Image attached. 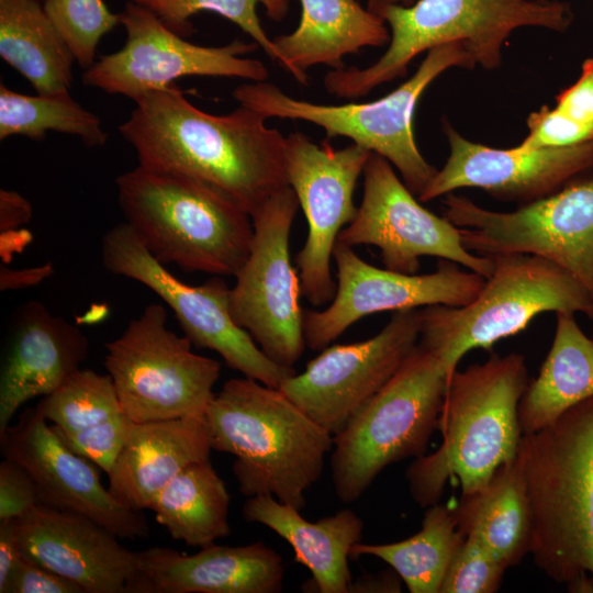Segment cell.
<instances>
[{"label":"cell","instance_id":"1","mask_svg":"<svg viewBox=\"0 0 593 593\" xmlns=\"http://www.w3.org/2000/svg\"><path fill=\"white\" fill-rule=\"evenodd\" d=\"M134 102L119 131L139 165L213 184L250 215L288 186L286 136L257 111L239 104L213 115L194 107L176 85Z\"/></svg>","mask_w":593,"mask_h":593},{"label":"cell","instance_id":"2","mask_svg":"<svg viewBox=\"0 0 593 593\" xmlns=\"http://www.w3.org/2000/svg\"><path fill=\"white\" fill-rule=\"evenodd\" d=\"M528 382L525 357L516 353L491 354L452 373L437 425L441 445L415 458L405 473L417 505L438 503L450 478H458L461 494L478 491L517 456L518 405Z\"/></svg>","mask_w":593,"mask_h":593},{"label":"cell","instance_id":"3","mask_svg":"<svg viewBox=\"0 0 593 593\" xmlns=\"http://www.w3.org/2000/svg\"><path fill=\"white\" fill-rule=\"evenodd\" d=\"M518 456L532 505L535 564L569 591L593 592V396L523 435Z\"/></svg>","mask_w":593,"mask_h":593},{"label":"cell","instance_id":"4","mask_svg":"<svg viewBox=\"0 0 593 593\" xmlns=\"http://www.w3.org/2000/svg\"><path fill=\"white\" fill-rule=\"evenodd\" d=\"M204 419L212 450L235 456L232 470L243 495L271 494L300 511L305 506L334 438L278 388L230 379Z\"/></svg>","mask_w":593,"mask_h":593},{"label":"cell","instance_id":"5","mask_svg":"<svg viewBox=\"0 0 593 593\" xmlns=\"http://www.w3.org/2000/svg\"><path fill=\"white\" fill-rule=\"evenodd\" d=\"M367 8L388 25L387 51L366 68L333 69L324 77L329 94L343 99L365 97L378 86L407 71L421 53L458 42L475 65L501 66L510 35L524 26L567 31L573 22L569 2L561 0H417L409 5L369 0Z\"/></svg>","mask_w":593,"mask_h":593},{"label":"cell","instance_id":"6","mask_svg":"<svg viewBox=\"0 0 593 593\" xmlns=\"http://www.w3.org/2000/svg\"><path fill=\"white\" fill-rule=\"evenodd\" d=\"M125 222L161 264L235 277L254 235L251 215L230 194L190 176L137 165L115 180Z\"/></svg>","mask_w":593,"mask_h":593},{"label":"cell","instance_id":"7","mask_svg":"<svg viewBox=\"0 0 593 593\" xmlns=\"http://www.w3.org/2000/svg\"><path fill=\"white\" fill-rule=\"evenodd\" d=\"M480 293L467 305L418 310V344L441 362L449 380L461 358L523 332L545 312L582 313L593 322L586 289L556 262L533 254H499Z\"/></svg>","mask_w":593,"mask_h":593},{"label":"cell","instance_id":"8","mask_svg":"<svg viewBox=\"0 0 593 593\" xmlns=\"http://www.w3.org/2000/svg\"><path fill=\"white\" fill-rule=\"evenodd\" d=\"M449 376L421 344L387 383L333 436L331 478L344 504L360 499L388 466L425 455Z\"/></svg>","mask_w":593,"mask_h":593},{"label":"cell","instance_id":"9","mask_svg":"<svg viewBox=\"0 0 593 593\" xmlns=\"http://www.w3.org/2000/svg\"><path fill=\"white\" fill-rule=\"evenodd\" d=\"M474 60L463 44L454 42L427 52L414 75L395 90L370 102L320 104L298 100L272 82L251 81L234 89V99L266 119L301 120L321 126L326 137H347L385 158L400 172L410 191L418 197L436 169L415 142V108L426 88L452 67L472 68Z\"/></svg>","mask_w":593,"mask_h":593},{"label":"cell","instance_id":"10","mask_svg":"<svg viewBox=\"0 0 593 593\" xmlns=\"http://www.w3.org/2000/svg\"><path fill=\"white\" fill-rule=\"evenodd\" d=\"M105 348V369L132 422L204 417L221 363L168 328L163 304H148Z\"/></svg>","mask_w":593,"mask_h":593},{"label":"cell","instance_id":"11","mask_svg":"<svg viewBox=\"0 0 593 593\" xmlns=\"http://www.w3.org/2000/svg\"><path fill=\"white\" fill-rule=\"evenodd\" d=\"M443 205V216L459 228L468 250L547 258L572 275L593 302V172L514 211L488 210L452 192Z\"/></svg>","mask_w":593,"mask_h":593},{"label":"cell","instance_id":"12","mask_svg":"<svg viewBox=\"0 0 593 593\" xmlns=\"http://www.w3.org/2000/svg\"><path fill=\"white\" fill-rule=\"evenodd\" d=\"M101 257L109 272L155 292L172 310L192 345L217 353L228 368L272 388L296 373L294 368L273 362L236 324L230 306L231 288L221 277L201 286L182 282L149 253L126 222L103 235Z\"/></svg>","mask_w":593,"mask_h":593},{"label":"cell","instance_id":"13","mask_svg":"<svg viewBox=\"0 0 593 593\" xmlns=\"http://www.w3.org/2000/svg\"><path fill=\"white\" fill-rule=\"evenodd\" d=\"M300 208L288 184L253 215L248 257L231 288V313L276 363L293 368L306 346L300 276L290 258V233Z\"/></svg>","mask_w":593,"mask_h":593},{"label":"cell","instance_id":"14","mask_svg":"<svg viewBox=\"0 0 593 593\" xmlns=\"http://www.w3.org/2000/svg\"><path fill=\"white\" fill-rule=\"evenodd\" d=\"M120 18L126 33L125 44L86 69L83 85L135 101L174 85L181 77H237L249 81L268 78L261 61L242 57L259 47L255 42L234 40L223 46L193 44L133 0L126 2Z\"/></svg>","mask_w":593,"mask_h":593},{"label":"cell","instance_id":"15","mask_svg":"<svg viewBox=\"0 0 593 593\" xmlns=\"http://www.w3.org/2000/svg\"><path fill=\"white\" fill-rule=\"evenodd\" d=\"M362 176L361 202L337 242L376 246L384 268L402 273H417L425 256L456 262L484 278L492 273L493 259L468 250L459 228L422 206L385 158L371 153Z\"/></svg>","mask_w":593,"mask_h":593},{"label":"cell","instance_id":"16","mask_svg":"<svg viewBox=\"0 0 593 593\" xmlns=\"http://www.w3.org/2000/svg\"><path fill=\"white\" fill-rule=\"evenodd\" d=\"M371 155L351 143L335 149L302 133L286 136V177L307 223V237L295 262L301 289L314 306L328 304L336 292L331 260L339 233L355 219L354 192Z\"/></svg>","mask_w":593,"mask_h":593},{"label":"cell","instance_id":"17","mask_svg":"<svg viewBox=\"0 0 593 593\" xmlns=\"http://www.w3.org/2000/svg\"><path fill=\"white\" fill-rule=\"evenodd\" d=\"M336 292L321 311L304 310V339L322 350L360 318L384 312L430 305L463 306L485 283L483 276L439 259L435 271L407 275L378 268L358 256L354 247L337 242L333 250Z\"/></svg>","mask_w":593,"mask_h":593},{"label":"cell","instance_id":"18","mask_svg":"<svg viewBox=\"0 0 593 593\" xmlns=\"http://www.w3.org/2000/svg\"><path fill=\"white\" fill-rule=\"evenodd\" d=\"M418 338V309L396 311L374 336L325 347L278 389L335 436L394 374Z\"/></svg>","mask_w":593,"mask_h":593},{"label":"cell","instance_id":"19","mask_svg":"<svg viewBox=\"0 0 593 593\" xmlns=\"http://www.w3.org/2000/svg\"><path fill=\"white\" fill-rule=\"evenodd\" d=\"M450 153L419 201H432L460 188H479L521 205L546 198L593 172V141L566 147L499 149L471 142L445 122Z\"/></svg>","mask_w":593,"mask_h":593},{"label":"cell","instance_id":"20","mask_svg":"<svg viewBox=\"0 0 593 593\" xmlns=\"http://www.w3.org/2000/svg\"><path fill=\"white\" fill-rule=\"evenodd\" d=\"M0 448L3 458L30 472L40 504L88 516L119 538L148 536L143 513L119 504L101 483L93 462L70 450L37 407L24 410L0 433Z\"/></svg>","mask_w":593,"mask_h":593},{"label":"cell","instance_id":"21","mask_svg":"<svg viewBox=\"0 0 593 593\" xmlns=\"http://www.w3.org/2000/svg\"><path fill=\"white\" fill-rule=\"evenodd\" d=\"M18 519L22 555L85 593H148L137 552L90 517L37 504Z\"/></svg>","mask_w":593,"mask_h":593},{"label":"cell","instance_id":"22","mask_svg":"<svg viewBox=\"0 0 593 593\" xmlns=\"http://www.w3.org/2000/svg\"><path fill=\"white\" fill-rule=\"evenodd\" d=\"M89 343L81 329L30 301L13 313L0 372V433L27 401L46 396L77 372Z\"/></svg>","mask_w":593,"mask_h":593},{"label":"cell","instance_id":"23","mask_svg":"<svg viewBox=\"0 0 593 593\" xmlns=\"http://www.w3.org/2000/svg\"><path fill=\"white\" fill-rule=\"evenodd\" d=\"M148 593H279L282 557L264 541L244 546L215 542L194 555L166 547L137 552Z\"/></svg>","mask_w":593,"mask_h":593},{"label":"cell","instance_id":"24","mask_svg":"<svg viewBox=\"0 0 593 593\" xmlns=\"http://www.w3.org/2000/svg\"><path fill=\"white\" fill-rule=\"evenodd\" d=\"M204 417L132 422L108 473L109 491L122 506L149 510L158 493L188 466L210 460Z\"/></svg>","mask_w":593,"mask_h":593},{"label":"cell","instance_id":"25","mask_svg":"<svg viewBox=\"0 0 593 593\" xmlns=\"http://www.w3.org/2000/svg\"><path fill=\"white\" fill-rule=\"evenodd\" d=\"M301 511L271 494L249 496L242 515L248 523H258L283 538L294 551V560L312 574L311 589L320 593H348L351 574L350 550L361 541L363 522L344 508L316 522L303 517Z\"/></svg>","mask_w":593,"mask_h":593},{"label":"cell","instance_id":"26","mask_svg":"<svg viewBox=\"0 0 593 593\" xmlns=\"http://www.w3.org/2000/svg\"><path fill=\"white\" fill-rule=\"evenodd\" d=\"M298 26L272 38L278 64L301 85L316 65L344 69V56L390 41L384 21L357 0H300Z\"/></svg>","mask_w":593,"mask_h":593},{"label":"cell","instance_id":"27","mask_svg":"<svg viewBox=\"0 0 593 593\" xmlns=\"http://www.w3.org/2000/svg\"><path fill=\"white\" fill-rule=\"evenodd\" d=\"M36 407L70 450L111 470L132 421L109 374L79 369Z\"/></svg>","mask_w":593,"mask_h":593},{"label":"cell","instance_id":"28","mask_svg":"<svg viewBox=\"0 0 593 593\" xmlns=\"http://www.w3.org/2000/svg\"><path fill=\"white\" fill-rule=\"evenodd\" d=\"M452 508L465 536L481 540L507 568L530 552L533 513L518 452L485 486L461 494Z\"/></svg>","mask_w":593,"mask_h":593},{"label":"cell","instance_id":"29","mask_svg":"<svg viewBox=\"0 0 593 593\" xmlns=\"http://www.w3.org/2000/svg\"><path fill=\"white\" fill-rule=\"evenodd\" d=\"M591 396L593 338L577 323L574 313L557 312L549 353L519 401L518 421L523 435L540 430Z\"/></svg>","mask_w":593,"mask_h":593},{"label":"cell","instance_id":"30","mask_svg":"<svg viewBox=\"0 0 593 593\" xmlns=\"http://www.w3.org/2000/svg\"><path fill=\"white\" fill-rule=\"evenodd\" d=\"M0 56L38 94L71 86L75 57L38 0H0Z\"/></svg>","mask_w":593,"mask_h":593},{"label":"cell","instance_id":"31","mask_svg":"<svg viewBox=\"0 0 593 593\" xmlns=\"http://www.w3.org/2000/svg\"><path fill=\"white\" fill-rule=\"evenodd\" d=\"M228 506L225 482L206 460L178 473L149 510L174 539L202 548L230 535Z\"/></svg>","mask_w":593,"mask_h":593},{"label":"cell","instance_id":"32","mask_svg":"<svg viewBox=\"0 0 593 593\" xmlns=\"http://www.w3.org/2000/svg\"><path fill=\"white\" fill-rule=\"evenodd\" d=\"M465 537L452 506L436 503L426 507L418 533L391 544L358 542L350 557L373 556L383 560L411 593H440L449 563Z\"/></svg>","mask_w":593,"mask_h":593},{"label":"cell","instance_id":"33","mask_svg":"<svg viewBox=\"0 0 593 593\" xmlns=\"http://www.w3.org/2000/svg\"><path fill=\"white\" fill-rule=\"evenodd\" d=\"M47 131L78 136L87 146H102L108 134L101 120L68 91L27 96L0 85V139L22 135L43 139Z\"/></svg>","mask_w":593,"mask_h":593},{"label":"cell","instance_id":"34","mask_svg":"<svg viewBox=\"0 0 593 593\" xmlns=\"http://www.w3.org/2000/svg\"><path fill=\"white\" fill-rule=\"evenodd\" d=\"M155 13L171 31L189 36L193 26L191 18L201 12H213L235 23L249 35L272 61L279 60L272 40L267 35L257 14L261 4L266 14L276 22L289 11V0H133Z\"/></svg>","mask_w":593,"mask_h":593},{"label":"cell","instance_id":"35","mask_svg":"<svg viewBox=\"0 0 593 593\" xmlns=\"http://www.w3.org/2000/svg\"><path fill=\"white\" fill-rule=\"evenodd\" d=\"M43 8L75 60L85 70L96 63L100 40L121 24L103 0H44Z\"/></svg>","mask_w":593,"mask_h":593},{"label":"cell","instance_id":"36","mask_svg":"<svg viewBox=\"0 0 593 593\" xmlns=\"http://www.w3.org/2000/svg\"><path fill=\"white\" fill-rule=\"evenodd\" d=\"M506 569L481 540L466 536L449 563L440 593H493Z\"/></svg>","mask_w":593,"mask_h":593},{"label":"cell","instance_id":"37","mask_svg":"<svg viewBox=\"0 0 593 593\" xmlns=\"http://www.w3.org/2000/svg\"><path fill=\"white\" fill-rule=\"evenodd\" d=\"M553 109L575 126L586 142L593 141V54L582 63L578 79L556 97Z\"/></svg>","mask_w":593,"mask_h":593},{"label":"cell","instance_id":"38","mask_svg":"<svg viewBox=\"0 0 593 593\" xmlns=\"http://www.w3.org/2000/svg\"><path fill=\"white\" fill-rule=\"evenodd\" d=\"M40 504L37 486L19 462L3 458L0 463V521L19 518Z\"/></svg>","mask_w":593,"mask_h":593},{"label":"cell","instance_id":"39","mask_svg":"<svg viewBox=\"0 0 593 593\" xmlns=\"http://www.w3.org/2000/svg\"><path fill=\"white\" fill-rule=\"evenodd\" d=\"M0 593H85L72 581L24 555L18 560Z\"/></svg>","mask_w":593,"mask_h":593},{"label":"cell","instance_id":"40","mask_svg":"<svg viewBox=\"0 0 593 593\" xmlns=\"http://www.w3.org/2000/svg\"><path fill=\"white\" fill-rule=\"evenodd\" d=\"M22 556L18 518L0 521V586Z\"/></svg>","mask_w":593,"mask_h":593},{"label":"cell","instance_id":"41","mask_svg":"<svg viewBox=\"0 0 593 593\" xmlns=\"http://www.w3.org/2000/svg\"><path fill=\"white\" fill-rule=\"evenodd\" d=\"M32 219L31 203L12 190H0V232L18 230Z\"/></svg>","mask_w":593,"mask_h":593},{"label":"cell","instance_id":"42","mask_svg":"<svg viewBox=\"0 0 593 593\" xmlns=\"http://www.w3.org/2000/svg\"><path fill=\"white\" fill-rule=\"evenodd\" d=\"M53 272L54 267L51 262L23 269H12L1 265L0 290L9 291L34 287L49 278Z\"/></svg>","mask_w":593,"mask_h":593},{"label":"cell","instance_id":"43","mask_svg":"<svg viewBox=\"0 0 593 593\" xmlns=\"http://www.w3.org/2000/svg\"><path fill=\"white\" fill-rule=\"evenodd\" d=\"M402 582L393 569L378 573H362L351 579L348 593H399L402 591Z\"/></svg>","mask_w":593,"mask_h":593},{"label":"cell","instance_id":"44","mask_svg":"<svg viewBox=\"0 0 593 593\" xmlns=\"http://www.w3.org/2000/svg\"><path fill=\"white\" fill-rule=\"evenodd\" d=\"M385 3H394V4H402V5H409L414 2V0H378Z\"/></svg>","mask_w":593,"mask_h":593},{"label":"cell","instance_id":"45","mask_svg":"<svg viewBox=\"0 0 593 593\" xmlns=\"http://www.w3.org/2000/svg\"><path fill=\"white\" fill-rule=\"evenodd\" d=\"M592 338H593V336H592Z\"/></svg>","mask_w":593,"mask_h":593}]
</instances>
